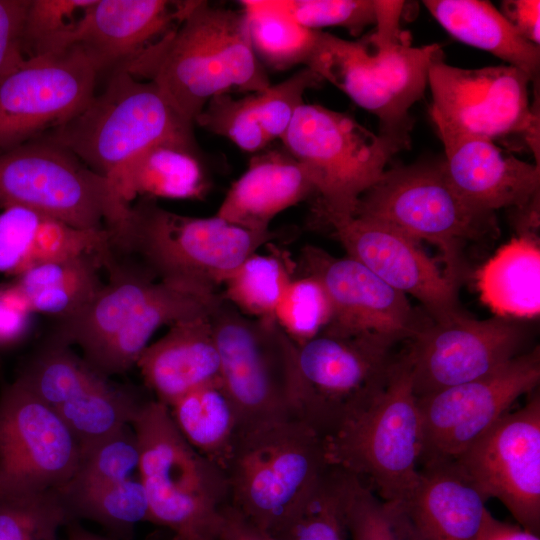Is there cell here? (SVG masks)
<instances>
[{
	"mask_svg": "<svg viewBox=\"0 0 540 540\" xmlns=\"http://www.w3.org/2000/svg\"><path fill=\"white\" fill-rule=\"evenodd\" d=\"M119 69L153 82L189 123L214 96L266 90L242 9L193 1L181 22L157 44Z\"/></svg>",
	"mask_w": 540,
	"mask_h": 540,
	"instance_id": "6da1fadb",
	"label": "cell"
},
{
	"mask_svg": "<svg viewBox=\"0 0 540 540\" xmlns=\"http://www.w3.org/2000/svg\"><path fill=\"white\" fill-rule=\"evenodd\" d=\"M109 278L77 316L61 322L54 336L77 345L105 376L129 370L160 327L211 313L221 293H208L124 267L114 259ZM157 278V277H156Z\"/></svg>",
	"mask_w": 540,
	"mask_h": 540,
	"instance_id": "7a4b0ae2",
	"label": "cell"
},
{
	"mask_svg": "<svg viewBox=\"0 0 540 540\" xmlns=\"http://www.w3.org/2000/svg\"><path fill=\"white\" fill-rule=\"evenodd\" d=\"M330 466L401 508L418 482L423 432L409 368L397 355L385 385L345 413L323 436Z\"/></svg>",
	"mask_w": 540,
	"mask_h": 540,
	"instance_id": "3957f363",
	"label": "cell"
},
{
	"mask_svg": "<svg viewBox=\"0 0 540 540\" xmlns=\"http://www.w3.org/2000/svg\"><path fill=\"white\" fill-rule=\"evenodd\" d=\"M329 467L323 436L294 415L242 428L223 470L229 505L274 538Z\"/></svg>",
	"mask_w": 540,
	"mask_h": 540,
	"instance_id": "277c9868",
	"label": "cell"
},
{
	"mask_svg": "<svg viewBox=\"0 0 540 540\" xmlns=\"http://www.w3.org/2000/svg\"><path fill=\"white\" fill-rule=\"evenodd\" d=\"M131 425L151 522L167 528L173 540H216L229 504L224 472L184 439L163 403L146 401Z\"/></svg>",
	"mask_w": 540,
	"mask_h": 540,
	"instance_id": "5b68a950",
	"label": "cell"
},
{
	"mask_svg": "<svg viewBox=\"0 0 540 540\" xmlns=\"http://www.w3.org/2000/svg\"><path fill=\"white\" fill-rule=\"evenodd\" d=\"M192 127L153 82L116 69L79 113L41 136L117 186L123 172L155 144L194 143Z\"/></svg>",
	"mask_w": 540,
	"mask_h": 540,
	"instance_id": "8992f818",
	"label": "cell"
},
{
	"mask_svg": "<svg viewBox=\"0 0 540 540\" xmlns=\"http://www.w3.org/2000/svg\"><path fill=\"white\" fill-rule=\"evenodd\" d=\"M131 203L67 148L39 136L0 153V208L22 206L84 230L127 231Z\"/></svg>",
	"mask_w": 540,
	"mask_h": 540,
	"instance_id": "52a82bcc",
	"label": "cell"
},
{
	"mask_svg": "<svg viewBox=\"0 0 540 540\" xmlns=\"http://www.w3.org/2000/svg\"><path fill=\"white\" fill-rule=\"evenodd\" d=\"M272 237L271 231L248 230L217 215L177 214L142 198L131 205L119 250L137 253L159 279L216 293L227 276Z\"/></svg>",
	"mask_w": 540,
	"mask_h": 540,
	"instance_id": "ba28073f",
	"label": "cell"
},
{
	"mask_svg": "<svg viewBox=\"0 0 540 540\" xmlns=\"http://www.w3.org/2000/svg\"><path fill=\"white\" fill-rule=\"evenodd\" d=\"M281 141L308 173L318 195L317 214L328 225L353 217L359 198L380 179L389 160L408 148L347 114L305 103Z\"/></svg>",
	"mask_w": 540,
	"mask_h": 540,
	"instance_id": "9c48e42d",
	"label": "cell"
},
{
	"mask_svg": "<svg viewBox=\"0 0 540 540\" xmlns=\"http://www.w3.org/2000/svg\"><path fill=\"white\" fill-rule=\"evenodd\" d=\"M441 56L438 44L413 47L403 41L375 46L367 38L349 41L319 30L305 67L374 114L380 134L409 147V110L422 98L429 68Z\"/></svg>",
	"mask_w": 540,
	"mask_h": 540,
	"instance_id": "30bf717a",
	"label": "cell"
},
{
	"mask_svg": "<svg viewBox=\"0 0 540 540\" xmlns=\"http://www.w3.org/2000/svg\"><path fill=\"white\" fill-rule=\"evenodd\" d=\"M354 216L384 223L441 252L445 274L460 283L462 248L497 230L495 214L467 205L450 184L442 160L398 166L358 200Z\"/></svg>",
	"mask_w": 540,
	"mask_h": 540,
	"instance_id": "8fae6325",
	"label": "cell"
},
{
	"mask_svg": "<svg viewBox=\"0 0 540 540\" xmlns=\"http://www.w3.org/2000/svg\"><path fill=\"white\" fill-rule=\"evenodd\" d=\"M211 322L220 383L241 429L293 415L297 346L275 319L247 316L221 295Z\"/></svg>",
	"mask_w": 540,
	"mask_h": 540,
	"instance_id": "7c38bea8",
	"label": "cell"
},
{
	"mask_svg": "<svg viewBox=\"0 0 540 540\" xmlns=\"http://www.w3.org/2000/svg\"><path fill=\"white\" fill-rule=\"evenodd\" d=\"M529 77L510 65L466 69L437 58L428 72L438 132L495 139L522 137L539 163V110Z\"/></svg>",
	"mask_w": 540,
	"mask_h": 540,
	"instance_id": "4fadbf2b",
	"label": "cell"
},
{
	"mask_svg": "<svg viewBox=\"0 0 540 540\" xmlns=\"http://www.w3.org/2000/svg\"><path fill=\"white\" fill-rule=\"evenodd\" d=\"M394 346L374 335L329 334L297 346L293 415L324 436L385 385Z\"/></svg>",
	"mask_w": 540,
	"mask_h": 540,
	"instance_id": "5bb4252c",
	"label": "cell"
},
{
	"mask_svg": "<svg viewBox=\"0 0 540 540\" xmlns=\"http://www.w3.org/2000/svg\"><path fill=\"white\" fill-rule=\"evenodd\" d=\"M81 447L56 412L18 378L0 394V494L61 491Z\"/></svg>",
	"mask_w": 540,
	"mask_h": 540,
	"instance_id": "9a60e30c",
	"label": "cell"
},
{
	"mask_svg": "<svg viewBox=\"0 0 540 540\" xmlns=\"http://www.w3.org/2000/svg\"><path fill=\"white\" fill-rule=\"evenodd\" d=\"M539 381L537 346L483 377L417 397L423 432L420 463L454 460Z\"/></svg>",
	"mask_w": 540,
	"mask_h": 540,
	"instance_id": "2e32d148",
	"label": "cell"
},
{
	"mask_svg": "<svg viewBox=\"0 0 540 540\" xmlns=\"http://www.w3.org/2000/svg\"><path fill=\"white\" fill-rule=\"evenodd\" d=\"M527 332L518 320H478L464 312L426 322L401 353L416 397L483 377L526 352Z\"/></svg>",
	"mask_w": 540,
	"mask_h": 540,
	"instance_id": "e0dca14e",
	"label": "cell"
},
{
	"mask_svg": "<svg viewBox=\"0 0 540 540\" xmlns=\"http://www.w3.org/2000/svg\"><path fill=\"white\" fill-rule=\"evenodd\" d=\"M98 76L78 46L26 58L0 81V153L79 113L94 97Z\"/></svg>",
	"mask_w": 540,
	"mask_h": 540,
	"instance_id": "ac0fdd59",
	"label": "cell"
},
{
	"mask_svg": "<svg viewBox=\"0 0 540 540\" xmlns=\"http://www.w3.org/2000/svg\"><path fill=\"white\" fill-rule=\"evenodd\" d=\"M482 495L498 499L522 528L540 530V396L507 412L454 460Z\"/></svg>",
	"mask_w": 540,
	"mask_h": 540,
	"instance_id": "d6986e66",
	"label": "cell"
},
{
	"mask_svg": "<svg viewBox=\"0 0 540 540\" xmlns=\"http://www.w3.org/2000/svg\"><path fill=\"white\" fill-rule=\"evenodd\" d=\"M301 261L304 273L322 282L332 303V319L322 334L374 335L396 345L410 340L426 323L405 294L349 256L307 246Z\"/></svg>",
	"mask_w": 540,
	"mask_h": 540,
	"instance_id": "ffe728a7",
	"label": "cell"
},
{
	"mask_svg": "<svg viewBox=\"0 0 540 540\" xmlns=\"http://www.w3.org/2000/svg\"><path fill=\"white\" fill-rule=\"evenodd\" d=\"M347 256L403 294L416 298L434 321L451 318L459 306L460 283L448 277L413 240L384 223L349 217L330 224Z\"/></svg>",
	"mask_w": 540,
	"mask_h": 540,
	"instance_id": "44dd1931",
	"label": "cell"
},
{
	"mask_svg": "<svg viewBox=\"0 0 540 540\" xmlns=\"http://www.w3.org/2000/svg\"><path fill=\"white\" fill-rule=\"evenodd\" d=\"M439 135L445 151V174L467 205L488 214L502 208L536 211L539 164L507 155L488 139L447 132Z\"/></svg>",
	"mask_w": 540,
	"mask_h": 540,
	"instance_id": "7402d4cb",
	"label": "cell"
},
{
	"mask_svg": "<svg viewBox=\"0 0 540 540\" xmlns=\"http://www.w3.org/2000/svg\"><path fill=\"white\" fill-rule=\"evenodd\" d=\"M193 1L95 0L69 40L100 74L123 67L170 33Z\"/></svg>",
	"mask_w": 540,
	"mask_h": 540,
	"instance_id": "603a6c76",
	"label": "cell"
},
{
	"mask_svg": "<svg viewBox=\"0 0 540 540\" xmlns=\"http://www.w3.org/2000/svg\"><path fill=\"white\" fill-rule=\"evenodd\" d=\"M486 501L454 461H434L419 469L411 497L397 508L415 540H475Z\"/></svg>",
	"mask_w": 540,
	"mask_h": 540,
	"instance_id": "cb8c5ba5",
	"label": "cell"
},
{
	"mask_svg": "<svg viewBox=\"0 0 540 540\" xmlns=\"http://www.w3.org/2000/svg\"><path fill=\"white\" fill-rule=\"evenodd\" d=\"M136 366L157 401L169 406L187 392L220 381L211 313L177 321L148 345Z\"/></svg>",
	"mask_w": 540,
	"mask_h": 540,
	"instance_id": "d4e9b609",
	"label": "cell"
},
{
	"mask_svg": "<svg viewBox=\"0 0 540 540\" xmlns=\"http://www.w3.org/2000/svg\"><path fill=\"white\" fill-rule=\"evenodd\" d=\"M313 194L305 168L285 148L263 150L231 185L216 215L248 230L268 232L278 214Z\"/></svg>",
	"mask_w": 540,
	"mask_h": 540,
	"instance_id": "484cf974",
	"label": "cell"
},
{
	"mask_svg": "<svg viewBox=\"0 0 540 540\" xmlns=\"http://www.w3.org/2000/svg\"><path fill=\"white\" fill-rule=\"evenodd\" d=\"M83 254L114 255L108 229L84 230L22 206L0 213V273L19 276L39 264Z\"/></svg>",
	"mask_w": 540,
	"mask_h": 540,
	"instance_id": "4316f807",
	"label": "cell"
},
{
	"mask_svg": "<svg viewBox=\"0 0 540 540\" xmlns=\"http://www.w3.org/2000/svg\"><path fill=\"white\" fill-rule=\"evenodd\" d=\"M437 22L459 41L485 50L539 83L540 48L524 39L488 1L425 0Z\"/></svg>",
	"mask_w": 540,
	"mask_h": 540,
	"instance_id": "83f0119b",
	"label": "cell"
},
{
	"mask_svg": "<svg viewBox=\"0 0 540 540\" xmlns=\"http://www.w3.org/2000/svg\"><path fill=\"white\" fill-rule=\"evenodd\" d=\"M482 302L496 316L530 319L540 313V247L532 232H521L500 247L476 272Z\"/></svg>",
	"mask_w": 540,
	"mask_h": 540,
	"instance_id": "f1b7e54d",
	"label": "cell"
},
{
	"mask_svg": "<svg viewBox=\"0 0 540 540\" xmlns=\"http://www.w3.org/2000/svg\"><path fill=\"white\" fill-rule=\"evenodd\" d=\"M114 255L83 254L39 264L17 276L14 285L32 312L61 322L77 316L94 299L104 282L100 271Z\"/></svg>",
	"mask_w": 540,
	"mask_h": 540,
	"instance_id": "f546056e",
	"label": "cell"
},
{
	"mask_svg": "<svg viewBox=\"0 0 540 540\" xmlns=\"http://www.w3.org/2000/svg\"><path fill=\"white\" fill-rule=\"evenodd\" d=\"M117 187L124 199H200L209 188L195 144L163 141L140 155L121 175Z\"/></svg>",
	"mask_w": 540,
	"mask_h": 540,
	"instance_id": "4dcf8cb0",
	"label": "cell"
},
{
	"mask_svg": "<svg viewBox=\"0 0 540 540\" xmlns=\"http://www.w3.org/2000/svg\"><path fill=\"white\" fill-rule=\"evenodd\" d=\"M18 379L62 420L82 408L109 381L56 336L28 362Z\"/></svg>",
	"mask_w": 540,
	"mask_h": 540,
	"instance_id": "1f68e13d",
	"label": "cell"
},
{
	"mask_svg": "<svg viewBox=\"0 0 540 540\" xmlns=\"http://www.w3.org/2000/svg\"><path fill=\"white\" fill-rule=\"evenodd\" d=\"M167 407L184 439L223 471L241 424L220 381L195 388Z\"/></svg>",
	"mask_w": 540,
	"mask_h": 540,
	"instance_id": "d6a6232c",
	"label": "cell"
},
{
	"mask_svg": "<svg viewBox=\"0 0 540 540\" xmlns=\"http://www.w3.org/2000/svg\"><path fill=\"white\" fill-rule=\"evenodd\" d=\"M60 493L74 520L94 521L116 540H129L136 524L151 522L147 494L138 475Z\"/></svg>",
	"mask_w": 540,
	"mask_h": 540,
	"instance_id": "836d02e7",
	"label": "cell"
},
{
	"mask_svg": "<svg viewBox=\"0 0 540 540\" xmlns=\"http://www.w3.org/2000/svg\"><path fill=\"white\" fill-rule=\"evenodd\" d=\"M259 61L275 70L306 66L319 30L308 29L268 7L263 0L240 1Z\"/></svg>",
	"mask_w": 540,
	"mask_h": 540,
	"instance_id": "e575fe53",
	"label": "cell"
},
{
	"mask_svg": "<svg viewBox=\"0 0 540 540\" xmlns=\"http://www.w3.org/2000/svg\"><path fill=\"white\" fill-rule=\"evenodd\" d=\"M294 276L286 257L255 252L227 276L221 295L247 316L274 318L277 304Z\"/></svg>",
	"mask_w": 540,
	"mask_h": 540,
	"instance_id": "d590c367",
	"label": "cell"
},
{
	"mask_svg": "<svg viewBox=\"0 0 540 540\" xmlns=\"http://www.w3.org/2000/svg\"><path fill=\"white\" fill-rule=\"evenodd\" d=\"M346 473L330 466L275 540H347Z\"/></svg>",
	"mask_w": 540,
	"mask_h": 540,
	"instance_id": "8d00e7d4",
	"label": "cell"
},
{
	"mask_svg": "<svg viewBox=\"0 0 540 540\" xmlns=\"http://www.w3.org/2000/svg\"><path fill=\"white\" fill-rule=\"evenodd\" d=\"M73 520L59 491L0 494V540H60Z\"/></svg>",
	"mask_w": 540,
	"mask_h": 540,
	"instance_id": "74e56055",
	"label": "cell"
},
{
	"mask_svg": "<svg viewBox=\"0 0 540 540\" xmlns=\"http://www.w3.org/2000/svg\"><path fill=\"white\" fill-rule=\"evenodd\" d=\"M330 297L314 275L294 276L281 296L274 319L296 346L321 335L332 319Z\"/></svg>",
	"mask_w": 540,
	"mask_h": 540,
	"instance_id": "f35d334b",
	"label": "cell"
},
{
	"mask_svg": "<svg viewBox=\"0 0 540 540\" xmlns=\"http://www.w3.org/2000/svg\"><path fill=\"white\" fill-rule=\"evenodd\" d=\"M139 461L136 433L131 424L125 425L81 450L78 468L64 489L131 478L138 475Z\"/></svg>",
	"mask_w": 540,
	"mask_h": 540,
	"instance_id": "ab89813d",
	"label": "cell"
},
{
	"mask_svg": "<svg viewBox=\"0 0 540 540\" xmlns=\"http://www.w3.org/2000/svg\"><path fill=\"white\" fill-rule=\"evenodd\" d=\"M95 0H29L24 28L26 58L55 54L69 40L85 11Z\"/></svg>",
	"mask_w": 540,
	"mask_h": 540,
	"instance_id": "60d3db41",
	"label": "cell"
},
{
	"mask_svg": "<svg viewBox=\"0 0 540 540\" xmlns=\"http://www.w3.org/2000/svg\"><path fill=\"white\" fill-rule=\"evenodd\" d=\"M344 503L352 540H415L400 510L348 473Z\"/></svg>",
	"mask_w": 540,
	"mask_h": 540,
	"instance_id": "b9f144b4",
	"label": "cell"
},
{
	"mask_svg": "<svg viewBox=\"0 0 540 540\" xmlns=\"http://www.w3.org/2000/svg\"><path fill=\"white\" fill-rule=\"evenodd\" d=\"M194 123L231 140L243 151L258 153L271 142L261 126L250 95L235 99L229 93L212 97Z\"/></svg>",
	"mask_w": 540,
	"mask_h": 540,
	"instance_id": "7bdbcfd3",
	"label": "cell"
},
{
	"mask_svg": "<svg viewBox=\"0 0 540 540\" xmlns=\"http://www.w3.org/2000/svg\"><path fill=\"white\" fill-rule=\"evenodd\" d=\"M298 24L311 29L340 26L352 35L376 22V0H263Z\"/></svg>",
	"mask_w": 540,
	"mask_h": 540,
	"instance_id": "ee69618b",
	"label": "cell"
},
{
	"mask_svg": "<svg viewBox=\"0 0 540 540\" xmlns=\"http://www.w3.org/2000/svg\"><path fill=\"white\" fill-rule=\"evenodd\" d=\"M322 82L320 76L304 67L286 80L250 95L257 118L270 141L283 138L296 111L304 104V93Z\"/></svg>",
	"mask_w": 540,
	"mask_h": 540,
	"instance_id": "f6af8a7d",
	"label": "cell"
},
{
	"mask_svg": "<svg viewBox=\"0 0 540 540\" xmlns=\"http://www.w3.org/2000/svg\"><path fill=\"white\" fill-rule=\"evenodd\" d=\"M29 0H0V81L25 59L23 28Z\"/></svg>",
	"mask_w": 540,
	"mask_h": 540,
	"instance_id": "bcb514c9",
	"label": "cell"
},
{
	"mask_svg": "<svg viewBox=\"0 0 540 540\" xmlns=\"http://www.w3.org/2000/svg\"><path fill=\"white\" fill-rule=\"evenodd\" d=\"M32 310L19 289L12 284L0 291V345L18 341L28 330Z\"/></svg>",
	"mask_w": 540,
	"mask_h": 540,
	"instance_id": "7dc6e473",
	"label": "cell"
},
{
	"mask_svg": "<svg viewBox=\"0 0 540 540\" xmlns=\"http://www.w3.org/2000/svg\"><path fill=\"white\" fill-rule=\"evenodd\" d=\"M512 27L527 41L540 43V1L509 0L502 2V12Z\"/></svg>",
	"mask_w": 540,
	"mask_h": 540,
	"instance_id": "c3c4849f",
	"label": "cell"
},
{
	"mask_svg": "<svg viewBox=\"0 0 540 540\" xmlns=\"http://www.w3.org/2000/svg\"><path fill=\"white\" fill-rule=\"evenodd\" d=\"M216 540H275L248 522L229 504L221 512Z\"/></svg>",
	"mask_w": 540,
	"mask_h": 540,
	"instance_id": "681fc988",
	"label": "cell"
},
{
	"mask_svg": "<svg viewBox=\"0 0 540 540\" xmlns=\"http://www.w3.org/2000/svg\"><path fill=\"white\" fill-rule=\"evenodd\" d=\"M475 540H540L534 534L519 525L500 521L489 512L480 533Z\"/></svg>",
	"mask_w": 540,
	"mask_h": 540,
	"instance_id": "f907efd6",
	"label": "cell"
},
{
	"mask_svg": "<svg viewBox=\"0 0 540 540\" xmlns=\"http://www.w3.org/2000/svg\"><path fill=\"white\" fill-rule=\"evenodd\" d=\"M67 540H116L114 538L103 537L93 532L86 530L79 523L78 520H73L68 523L66 526ZM166 540H172L168 538Z\"/></svg>",
	"mask_w": 540,
	"mask_h": 540,
	"instance_id": "816d5d0a",
	"label": "cell"
},
{
	"mask_svg": "<svg viewBox=\"0 0 540 540\" xmlns=\"http://www.w3.org/2000/svg\"><path fill=\"white\" fill-rule=\"evenodd\" d=\"M1 288H2V287H0V291H1Z\"/></svg>",
	"mask_w": 540,
	"mask_h": 540,
	"instance_id": "f5cc1de1",
	"label": "cell"
}]
</instances>
